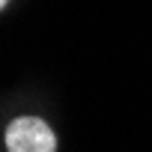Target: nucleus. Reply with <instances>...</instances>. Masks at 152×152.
I'll return each mask as SVG.
<instances>
[{
  "mask_svg": "<svg viewBox=\"0 0 152 152\" xmlns=\"http://www.w3.org/2000/svg\"><path fill=\"white\" fill-rule=\"evenodd\" d=\"M9 152H57V137L51 125L39 116H18L6 128Z\"/></svg>",
  "mask_w": 152,
  "mask_h": 152,
  "instance_id": "f257e3e1",
  "label": "nucleus"
},
{
  "mask_svg": "<svg viewBox=\"0 0 152 152\" xmlns=\"http://www.w3.org/2000/svg\"><path fill=\"white\" fill-rule=\"evenodd\" d=\"M3 6H6V0H0V9H3Z\"/></svg>",
  "mask_w": 152,
  "mask_h": 152,
  "instance_id": "f03ea898",
  "label": "nucleus"
}]
</instances>
